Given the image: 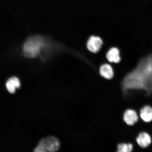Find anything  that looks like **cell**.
Returning a JSON list of instances; mask_svg holds the SVG:
<instances>
[{
	"label": "cell",
	"mask_w": 152,
	"mask_h": 152,
	"mask_svg": "<svg viewBox=\"0 0 152 152\" xmlns=\"http://www.w3.org/2000/svg\"><path fill=\"white\" fill-rule=\"evenodd\" d=\"M103 43L101 38L98 36H91L87 41V48L91 53H97L101 49Z\"/></svg>",
	"instance_id": "obj_4"
},
{
	"label": "cell",
	"mask_w": 152,
	"mask_h": 152,
	"mask_svg": "<svg viewBox=\"0 0 152 152\" xmlns=\"http://www.w3.org/2000/svg\"><path fill=\"white\" fill-rule=\"evenodd\" d=\"M151 137L147 132H142L139 134L136 138V142L140 147L146 148L148 147L151 142Z\"/></svg>",
	"instance_id": "obj_8"
},
{
	"label": "cell",
	"mask_w": 152,
	"mask_h": 152,
	"mask_svg": "<svg viewBox=\"0 0 152 152\" xmlns=\"http://www.w3.org/2000/svg\"><path fill=\"white\" fill-rule=\"evenodd\" d=\"M99 73L104 78L109 80L113 78L114 74L113 67L108 64H102L99 68Z\"/></svg>",
	"instance_id": "obj_7"
},
{
	"label": "cell",
	"mask_w": 152,
	"mask_h": 152,
	"mask_svg": "<svg viewBox=\"0 0 152 152\" xmlns=\"http://www.w3.org/2000/svg\"><path fill=\"white\" fill-rule=\"evenodd\" d=\"M138 119L137 114L134 110H127L124 114V121L127 124L130 126H132L137 122Z\"/></svg>",
	"instance_id": "obj_6"
},
{
	"label": "cell",
	"mask_w": 152,
	"mask_h": 152,
	"mask_svg": "<svg viewBox=\"0 0 152 152\" xmlns=\"http://www.w3.org/2000/svg\"><path fill=\"white\" fill-rule=\"evenodd\" d=\"M142 68H137L125 76L122 82L124 91L138 89L152 91V62H147Z\"/></svg>",
	"instance_id": "obj_1"
},
{
	"label": "cell",
	"mask_w": 152,
	"mask_h": 152,
	"mask_svg": "<svg viewBox=\"0 0 152 152\" xmlns=\"http://www.w3.org/2000/svg\"><path fill=\"white\" fill-rule=\"evenodd\" d=\"M132 144L121 143L117 146V151L119 152H130L133 149Z\"/></svg>",
	"instance_id": "obj_11"
},
{
	"label": "cell",
	"mask_w": 152,
	"mask_h": 152,
	"mask_svg": "<svg viewBox=\"0 0 152 152\" xmlns=\"http://www.w3.org/2000/svg\"><path fill=\"white\" fill-rule=\"evenodd\" d=\"M46 45V41L43 37L39 36L30 37L23 45L24 54L28 58H35L41 53Z\"/></svg>",
	"instance_id": "obj_2"
},
{
	"label": "cell",
	"mask_w": 152,
	"mask_h": 152,
	"mask_svg": "<svg viewBox=\"0 0 152 152\" xmlns=\"http://www.w3.org/2000/svg\"><path fill=\"white\" fill-rule=\"evenodd\" d=\"M60 147V142L58 139L50 136L42 140L34 149V152H56L59 149Z\"/></svg>",
	"instance_id": "obj_3"
},
{
	"label": "cell",
	"mask_w": 152,
	"mask_h": 152,
	"mask_svg": "<svg viewBox=\"0 0 152 152\" xmlns=\"http://www.w3.org/2000/svg\"><path fill=\"white\" fill-rule=\"evenodd\" d=\"M140 117L146 123L152 121V107L149 106H145L140 110Z\"/></svg>",
	"instance_id": "obj_10"
},
{
	"label": "cell",
	"mask_w": 152,
	"mask_h": 152,
	"mask_svg": "<svg viewBox=\"0 0 152 152\" xmlns=\"http://www.w3.org/2000/svg\"><path fill=\"white\" fill-rule=\"evenodd\" d=\"M7 90L11 94H14L16 88H19L20 86V82L18 77H12L9 78L6 83Z\"/></svg>",
	"instance_id": "obj_9"
},
{
	"label": "cell",
	"mask_w": 152,
	"mask_h": 152,
	"mask_svg": "<svg viewBox=\"0 0 152 152\" xmlns=\"http://www.w3.org/2000/svg\"><path fill=\"white\" fill-rule=\"evenodd\" d=\"M106 58L108 61L114 63H118L121 61L119 49L115 47L110 48L106 54Z\"/></svg>",
	"instance_id": "obj_5"
}]
</instances>
